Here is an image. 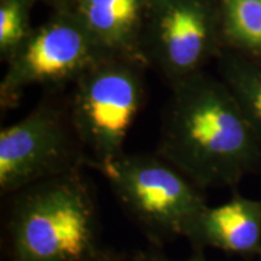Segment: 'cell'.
<instances>
[{
  "label": "cell",
  "mask_w": 261,
  "mask_h": 261,
  "mask_svg": "<svg viewBox=\"0 0 261 261\" xmlns=\"http://www.w3.org/2000/svg\"><path fill=\"white\" fill-rule=\"evenodd\" d=\"M156 154L201 190L261 172V137L226 84L201 71L172 84Z\"/></svg>",
  "instance_id": "6da1fadb"
},
{
  "label": "cell",
  "mask_w": 261,
  "mask_h": 261,
  "mask_svg": "<svg viewBox=\"0 0 261 261\" xmlns=\"http://www.w3.org/2000/svg\"><path fill=\"white\" fill-rule=\"evenodd\" d=\"M9 196V261H86L103 248L96 192L83 169Z\"/></svg>",
  "instance_id": "7a4b0ae2"
},
{
  "label": "cell",
  "mask_w": 261,
  "mask_h": 261,
  "mask_svg": "<svg viewBox=\"0 0 261 261\" xmlns=\"http://www.w3.org/2000/svg\"><path fill=\"white\" fill-rule=\"evenodd\" d=\"M98 172L152 247L184 237L207 205L203 190L158 154L125 152Z\"/></svg>",
  "instance_id": "3957f363"
},
{
  "label": "cell",
  "mask_w": 261,
  "mask_h": 261,
  "mask_svg": "<svg viewBox=\"0 0 261 261\" xmlns=\"http://www.w3.org/2000/svg\"><path fill=\"white\" fill-rule=\"evenodd\" d=\"M132 60L107 57L77 77L69 116L87 166L99 171L125 154L126 137L144 103Z\"/></svg>",
  "instance_id": "277c9868"
},
{
  "label": "cell",
  "mask_w": 261,
  "mask_h": 261,
  "mask_svg": "<svg viewBox=\"0 0 261 261\" xmlns=\"http://www.w3.org/2000/svg\"><path fill=\"white\" fill-rule=\"evenodd\" d=\"M87 166L69 113L42 104L0 132V191L11 195L34 182Z\"/></svg>",
  "instance_id": "5b68a950"
},
{
  "label": "cell",
  "mask_w": 261,
  "mask_h": 261,
  "mask_svg": "<svg viewBox=\"0 0 261 261\" xmlns=\"http://www.w3.org/2000/svg\"><path fill=\"white\" fill-rule=\"evenodd\" d=\"M50 21L33 31L10 57L0 84L3 109L15 107L24 89L37 84L61 83L110 57L98 46L87 29L62 8Z\"/></svg>",
  "instance_id": "8992f818"
},
{
  "label": "cell",
  "mask_w": 261,
  "mask_h": 261,
  "mask_svg": "<svg viewBox=\"0 0 261 261\" xmlns=\"http://www.w3.org/2000/svg\"><path fill=\"white\" fill-rule=\"evenodd\" d=\"M151 51L172 84L201 71L217 45L211 0H150Z\"/></svg>",
  "instance_id": "52a82bcc"
},
{
  "label": "cell",
  "mask_w": 261,
  "mask_h": 261,
  "mask_svg": "<svg viewBox=\"0 0 261 261\" xmlns=\"http://www.w3.org/2000/svg\"><path fill=\"white\" fill-rule=\"evenodd\" d=\"M184 237L192 249L217 248L250 261L261 249V200L234 194L218 207L207 204L188 225Z\"/></svg>",
  "instance_id": "ba28073f"
},
{
  "label": "cell",
  "mask_w": 261,
  "mask_h": 261,
  "mask_svg": "<svg viewBox=\"0 0 261 261\" xmlns=\"http://www.w3.org/2000/svg\"><path fill=\"white\" fill-rule=\"evenodd\" d=\"M63 6L87 29L110 57L140 56V32L150 0H67Z\"/></svg>",
  "instance_id": "9c48e42d"
},
{
  "label": "cell",
  "mask_w": 261,
  "mask_h": 261,
  "mask_svg": "<svg viewBox=\"0 0 261 261\" xmlns=\"http://www.w3.org/2000/svg\"><path fill=\"white\" fill-rule=\"evenodd\" d=\"M223 81L261 137V65L236 55L221 60Z\"/></svg>",
  "instance_id": "30bf717a"
},
{
  "label": "cell",
  "mask_w": 261,
  "mask_h": 261,
  "mask_svg": "<svg viewBox=\"0 0 261 261\" xmlns=\"http://www.w3.org/2000/svg\"><path fill=\"white\" fill-rule=\"evenodd\" d=\"M221 22L228 40L261 56V0H219Z\"/></svg>",
  "instance_id": "8fae6325"
},
{
  "label": "cell",
  "mask_w": 261,
  "mask_h": 261,
  "mask_svg": "<svg viewBox=\"0 0 261 261\" xmlns=\"http://www.w3.org/2000/svg\"><path fill=\"white\" fill-rule=\"evenodd\" d=\"M34 0H0V51L11 57L33 32L29 14Z\"/></svg>",
  "instance_id": "7c38bea8"
},
{
  "label": "cell",
  "mask_w": 261,
  "mask_h": 261,
  "mask_svg": "<svg viewBox=\"0 0 261 261\" xmlns=\"http://www.w3.org/2000/svg\"><path fill=\"white\" fill-rule=\"evenodd\" d=\"M132 261H207V259H205L203 254V249H194L192 255L188 257V259L173 260L162 253L161 248L150 246L148 249L137 250L133 254Z\"/></svg>",
  "instance_id": "4fadbf2b"
},
{
  "label": "cell",
  "mask_w": 261,
  "mask_h": 261,
  "mask_svg": "<svg viewBox=\"0 0 261 261\" xmlns=\"http://www.w3.org/2000/svg\"><path fill=\"white\" fill-rule=\"evenodd\" d=\"M86 261H126V260L123 259L121 254L103 247L99 252L94 254L93 256H91L90 259H87Z\"/></svg>",
  "instance_id": "5bb4252c"
},
{
  "label": "cell",
  "mask_w": 261,
  "mask_h": 261,
  "mask_svg": "<svg viewBox=\"0 0 261 261\" xmlns=\"http://www.w3.org/2000/svg\"><path fill=\"white\" fill-rule=\"evenodd\" d=\"M52 2H62V3H63V2H67V0H52Z\"/></svg>",
  "instance_id": "9a60e30c"
},
{
  "label": "cell",
  "mask_w": 261,
  "mask_h": 261,
  "mask_svg": "<svg viewBox=\"0 0 261 261\" xmlns=\"http://www.w3.org/2000/svg\"><path fill=\"white\" fill-rule=\"evenodd\" d=\"M257 256H259V259H260V261H261V249H260V253H259V255H257Z\"/></svg>",
  "instance_id": "2e32d148"
}]
</instances>
